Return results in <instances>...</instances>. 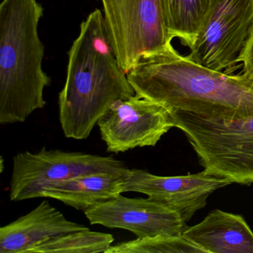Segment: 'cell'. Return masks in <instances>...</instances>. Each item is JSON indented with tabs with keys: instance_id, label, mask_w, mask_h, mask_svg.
<instances>
[{
	"instance_id": "obj_1",
	"label": "cell",
	"mask_w": 253,
	"mask_h": 253,
	"mask_svg": "<svg viewBox=\"0 0 253 253\" xmlns=\"http://www.w3.org/2000/svg\"><path fill=\"white\" fill-rule=\"evenodd\" d=\"M135 94L169 112L209 119L253 116V81L198 64L172 47L146 56L127 73Z\"/></svg>"
},
{
	"instance_id": "obj_2",
	"label": "cell",
	"mask_w": 253,
	"mask_h": 253,
	"mask_svg": "<svg viewBox=\"0 0 253 253\" xmlns=\"http://www.w3.org/2000/svg\"><path fill=\"white\" fill-rule=\"evenodd\" d=\"M68 54L59 119L67 138L85 140L114 102L132 97L135 91L118 63L100 10L82 22Z\"/></svg>"
},
{
	"instance_id": "obj_3",
	"label": "cell",
	"mask_w": 253,
	"mask_h": 253,
	"mask_svg": "<svg viewBox=\"0 0 253 253\" xmlns=\"http://www.w3.org/2000/svg\"><path fill=\"white\" fill-rule=\"evenodd\" d=\"M43 7L38 0L0 5V124H20L45 106L51 78L42 69L45 47L38 32Z\"/></svg>"
},
{
	"instance_id": "obj_4",
	"label": "cell",
	"mask_w": 253,
	"mask_h": 253,
	"mask_svg": "<svg viewBox=\"0 0 253 253\" xmlns=\"http://www.w3.org/2000/svg\"><path fill=\"white\" fill-rule=\"evenodd\" d=\"M173 125L189 140L200 164L232 183H253V116L209 119L187 112L170 113Z\"/></svg>"
},
{
	"instance_id": "obj_5",
	"label": "cell",
	"mask_w": 253,
	"mask_h": 253,
	"mask_svg": "<svg viewBox=\"0 0 253 253\" xmlns=\"http://www.w3.org/2000/svg\"><path fill=\"white\" fill-rule=\"evenodd\" d=\"M109 39L128 73L143 57L172 48L164 0H100Z\"/></svg>"
},
{
	"instance_id": "obj_6",
	"label": "cell",
	"mask_w": 253,
	"mask_h": 253,
	"mask_svg": "<svg viewBox=\"0 0 253 253\" xmlns=\"http://www.w3.org/2000/svg\"><path fill=\"white\" fill-rule=\"evenodd\" d=\"M126 166L113 156L42 148L37 152L17 153L13 158L10 182L11 201L41 198L44 188L82 174L108 172L122 174Z\"/></svg>"
},
{
	"instance_id": "obj_7",
	"label": "cell",
	"mask_w": 253,
	"mask_h": 253,
	"mask_svg": "<svg viewBox=\"0 0 253 253\" xmlns=\"http://www.w3.org/2000/svg\"><path fill=\"white\" fill-rule=\"evenodd\" d=\"M253 26V0H213L188 56L201 66L227 72L239 63Z\"/></svg>"
},
{
	"instance_id": "obj_8",
	"label": "cell",
	"mask_w": 253,
	"mask_h": 253,
	"mask_svg": "<svg viewBox=\"0 0 253 253\" xmlns=\"http://www.w3.org/2000/svg\"><path fill=\"white\" fill-rule=\"evenodd\" d=\"M97 126L108 152L115 154L155 146L174 127L166 108L137 94L114 102Z\"/></svg>"
},
{
	"instance_id": "obj_9",
	"label": "cell",
	"mask_w": 253,
	"mask_h": 253,
	"mask_svg": "<svg viewBox=\"0 0 253 253\" xmlns=\"http://www.w3.org/2000/svg\"><path fill=\"white\" fill-rule=\"evenodd\" d=\"M226 177L204 170L196 174L159 176L146 170L127 169L124 175L123 193L138 192L180 213L185 221L206 207L207 198L217 189L232 184Z\"/></svg>"
},
{
	"instance_id": "obj_10",
	"label": "cell",
	"mask_w": 253,
	"mask_h": 253,
	"mask_svg": "<svg viewBox=\"0 0 253 253\" xmlns=\"http://www.w3.org/2000/svg\"><path fill=\"white\" fill-rule=\"evenodd\" d=\"M91 225L133 232L137 238L183 235L187 226L178 211L149 198H127L122 194L85 211Z\"/></svg>"
},
{
	"instance_id": "obj_11",
	"label": "cell",
	"mask_w": 253,
	"mask_h": 253,
	"mask_svg": "<svg viewBox=\"0 0 253 253\" xmlns=\"http://www.w3.org/2000/svg\"><path fill=\"white\" fill-rule=\"evenodd\" d=\"M88 227L68 220L48 201L0 228V253H29L45 241Z\"/></svg>"
},
{
	"instance_id": "obj_12",
	"label": "cell",
	"mask_w": 253,
	"mask_h": 253,
	"mask_svg": "<svg viewBox=\"0 0 253 253\" xmlns=\"http://www.w3.org/2000/svg\"><path fill=\"white\" fill-rule=\"evenodd\" d=\"M183 236L204 253H253V232L240 214L213 210Z\"/></svg>"
},
{
	"instance_id": "obj_13",
	"label": "cell",
	"mask_w": 253,
	"mask_h": 253,
	"mask_svg": "<svg viewBox=\"0 0 253 253\" xmlns=\"http://www.w3.org/2000/svg\"><path fill=\"white\" fill-rule=\"evenodd\" d=\"M124 175L108 172L82 174L48 185L41 192V198L57 200L85 212L123 194Z\"/></svg>"
},
{
	"instance_id": "obj_14",
	"label": "cell",
	"mask_w": 253,
	"mask_h": 253,
	"mask_svg": "<svg viewBox=\"0 0 253 253\" xmlns=\"http://www.w3.org/2000/svg\"><path fill=\"white\" fill-rule=\"evenodd\" d=\"M213 0H164L171 38L190 48L210 12Z\"/></svg>"
},
{
	"instance_id": "obj_15",
	"label": "cell",
	"mask_w": 253,
	"mask_h": 253,
	"mask_svg": "<svg viewBox=\"0 0 253 253\" xmlns=\"http://www.w3.org/2000/svg\"><path fill=\"white\" fill-rule=\"evenodd\" d=\"M114 241L111 234L94 232L88 228L51 238L29 253H106Z\"/></svg>"
},
{
	"instance_id": "obj_16",
	"label": "cell",
	"mask_w": 253,
	"mask_h": 253,
	"mask_svg": "<svg viewBox=\"0 0 253 253\" xmlns=\"http://www.w3.org/2000/svg\"><path fill=\"white\" fill-rule=\"evenodd\" d=\"M204 253L183 235L137 238L112 245L106 253Z\"/></svg>"
},
{
	"instance_id": "obj_17",
	"label": "cell",
	"mask_w": 253,
	"mask_h": 253,
	"mask_svg": "<svg viewBox=\"0 0 253 253\" xmlns=\"http://www.w3.org/2000/svg\"><path fill=\"white\" fill-rule=\"evenodd\" d=\"M239 62L242 63L243 74L253 81V26L240 56Z\"/></svg>"
}]
</instances>
